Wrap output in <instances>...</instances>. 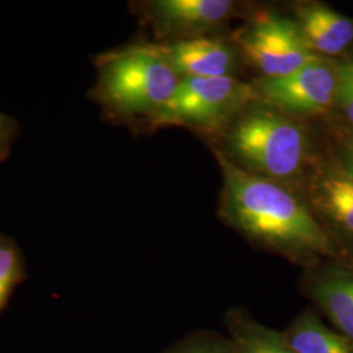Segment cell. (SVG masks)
<instances>
[{
  "mask_svg": "<svg viewBox=\"0 0 353 353\" xmlns=\"http://www.w3.org/2000/svg\"><path fill=\"white\" fill-rule=\"evenodd\" d=\"M334 112L341 115L344 128L353 130V57L338 63V93Z\"/></svg>",
  "mask_w": 353,
  "mask_h": 353,
  "instance_id": "obj_16",
  "label": "cell"
},
{
  "mask_svg": "<svg viewBox=\"0 0 353 353\" xmlns=\"http://www.w3.org/2000/svg\"><path fill=\"white\" fill-rule=\"evenodd\" d=\"M225 327L239 353H294L283 339L281 331L261 323L245 309H230Z\"/></svg>",
  "mask_w": 353,
  "mask_h": 353,
  "instance_id": "obj_13",
  "label": "cell"
},
{
  "mask_svg": "<svg viewBox=\"0 0 353 353\" xmlns=\"http://www.w3.org/2000/svg\"><path fill=\"white\" fill-rule=\"evenodd\" d=\"M338 63L319 58L288 75L262 77L252 87L258 100L294 118L322 117L335 109Z\"/></svg>",
  "mask_w": 353,
  "mask_h": 353,
  "instance_id": "obj_5",
  "label": "cell"
},
{
  "mask_svg": "<svg viewBox=\"0 0 353 353\" xmlns=\"http://www.w3.org/2000/svg\"><path fill=\"white\" fill-rule=\"evenodd\" d=\"M236 8L230 0H153L137 6L139 14L160 38L199 37L227 21Z\"/></svg>",
  "mask_w": 353,
  "mask_h": 353,
  "instance_id": "obj_8",
  "label": "cell"
},
{
  "mask_svg": "<svg viewBox=\"0 0 353 353\" xmlns=\"http://www.w3.org/2000/svg\"><path fill=\"white\" fill-rule=\"evenodd\" d=\"M281 335L294 353H353L352 341L328 327L316 309H305Z\"/></svg>",
  "mask_w": 353,
  "mask_h": 353,
  "instance_id": "obj_12",
  "label": "cell"
},
{
  "mask_svg": "<svg viewBox=\"0 0 353 353\" xmlns=\"http://www.w3.org/2000/svg\"><path fill=\"white\" fill-rule=\"evenodd\" d=\"M306 201L344 256L353 258V174L335 159H318L303 179Z\"/></svg>",
  "mask_w": 353,
  "mask_h": 353,
  "instance_id": "obj_7",
  "label": "cell"
},
{
  "mask_svg": "<svg viewBox=\"0 0 353 353\" xmlns=\"http://www.w3.org/2000/svg\"><path fill=\"white\" fill-rule=\"evenodd\" d=\"M294 21L316 57L343 62L353 57V17L319 1L296 7Z\"/></svg>",
  "mask_w": 353,
  "mask_h": 353,
  "instance_id": "obj_10",
  "label": "cell"
},
{
  "mask_svg": "<svg viewBox=\"0 0 353 353\" xmlns=\"http://www.w3.org/2000/svg\"><path fill=\"white\" fill-rule=\"evenodd\" d=\"M303 290L332 327L353 343V258H334L306 268Z\"/></svg>",
  "mask_w": 353,
  "mask_h": 353,
  "instance_id": "obj_9",
  "label": "cell"
},
{
  "mask_svg": "<svg viewBox=\"0 0 353 353\" xmlns=\"http://www.w3.org/2000/svg\"><path fill=\"white\" fill-rule=\"evenodd\" d=\"M96 67L97 81L88 96L105 115L115 122L156 128L181 80L160 48L140 43L110 51L97 57Z\"/></svg>",
  "mask_w": 353,
  "mask_h": 353,
  "instance_id": "obj_3",
  "label": "cell"
},
{
  "mask_svg": "<svg viewBox=\"0 0 353 353\" xmlns=\"http://www.w3.org/2000/svg\"><path fill=\"white\" fill-rule=\"evenodd\" d=\"M157 46L179 77H227L237 70V52L219 38L199 36Z\"/></svg>",
  "mask_w": 353,
  "mask_h": 353,
  "instance_id": "obj_11",
  "label": "cell"
},
{
  "mask_svg": "<svg viewBox=\"0 0 353 353\" xmlns=\"http://www.w3.org/2000/svg\"><path fill=\"white\" fill-rule=\"evenodd\" d=\"M214 153L224 182L220 214L241 236L305 270L344 256L305 198Z\"/></svg>",
  "mask_w": 353,
  "mask_h": 353,
  "instance_id": "obj_1",
  "label": "cell"
},
{
  "mask_svg": "<svg viewBox=\"0 0 353 353\" xmlns=\"http://www.w3.org/2000/svg\"><path fill=\"white\" fill-rule=\"evenodd\" d=\"M348 134L341 140V150L336 157L339 164L353 174V130H347Z\"/></svg>",
  "mask_w": 353,
  "mask_h": 353,
  "instance_id": "obj_18",
  "label": "cell"
},
{
  "mask_svg": "<svg viewBox=\"0 0 353 353\" xmlns=\"http://www.w3.org/2000/svg\"><path fill=\"white\" fill-rule=\"evenodd\" d=\"M255 100L254 87L234 76L181 77L156 127L176 125L207 132L224 131Z\"/></svg>",
  "mask_w": 353,
  "mask_h": 353,
  "instance_id": "obj_4",
  "label": "cell"
},
{
  "mask_svg": "<svg viewBox=\"0 0 353 353\" xmlns=\"http://www.w3.org/2000/svg\"><path fill=\"white\" fill-rule=\"evenodd\" d=\"M163 353H239L228 335L198 330L176 341Z\"/></svg>",
  "mask_w": 353,
  "mask_h": 353,
  "instance_id": "obj_15",
  "label": "cell"
},
{
  "mask_svg": "<svg viewBox=\"0 0 353 353\" xmlns=\"http://www.w3.org/2000/svg\"><path fill=\"white\" fill-rule=\"evenodd\" d=\"M26 279V259L16 241L0 232V316Z\"/></svg>",
  "mask_w": 353,
  "mask_h": 353,
  "instance_id": "obj_14",
  "label": "cell"
},
{
  "mask_svg": "<svg viewBox=\"0 0 353 353\" xmlns=\"http://www.w3.org/2000/svg\"><path fill=\"white\" fill-rule=\"evenodd\" d=\"M19 134V123L12 117L0 112V163L4 161L12 150L13 141Z\"/></svg>",
  "mask_w": 353,
  "mask_h": 353,
  "instance_id": "obj_17",
  "label": "cell"
},
{
  "mask_svg": "<svg viewBox=\"0 0 353 353\" xmlns=\"http://www.w3.org/2000/svg\"><path fill=\"white\" fill-rule=\"evenodd\" d=\"M224 134L225 150L219 152L230 163L281 185L303 181L318 160L310 134L299 118L265 102L248 105Z\"/></svg>",
  "mask_w": 353,
  "mask_h": 353,
  "instance_id": "obj_2",
  "label": "cell"
},
{
  "mask_svg": "<svg viewBox=\"0 0 353 353\" xmlns=\"http://www.w3.org/2000/svg\"><path fill=\"white\" fill-rule=\"evenodd\" d=\"M239 46L263 77L288 75L319 59L306 43L297 23L275 13H265L246 26Z\"/></svg>",
  "mask_w": 353,
  "mask_h": 353,
  "instance_id": "obj_6",
  "label": "cell"
}]
</instances>
